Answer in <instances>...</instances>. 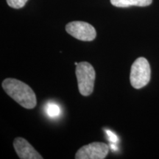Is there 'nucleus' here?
Instances as JSON below:
<instances>
[{"instance_id":"1","label":"nucleus","mask_w":159,"mask_h":159,"mask_svg":"<svg viewBox=\"0 0 159 159\" xmlns=\"http://www.w3.org/2000/svg\"><path fill=\"white\" fill-rule=\"evenodd\" d=\"M2 88L7 95L25 108H34L37 104L36 96L33 89L19 80L14 78L4 80Z\"/></svg>"},{"instance_id":"2","label":"nucleus","mask_w":159,"mask_h":159,"mask_svg":"<svg viewBox=\"0 0 159 159\" xmlns=\"http://www.w3.org/2000/svg\"><path fill=\"white\" fill-rule=\"evenodd\" d=\"M75 73L78 83L80 93L85 97L91 95L94 91L96 77L94 67L86 61L80 62L76 66Z\"/></svg>"},{"instance_id":"3","label":"nucleus","mask_w":159,"mask_h":159,"mask_svg":"<svg viewBox=\"0 0 159 159\" xmlns=\"http://www.w3.org/2000/svg\"><path fill=\"white\" fill-rule=\"evenodd\" d=\"M151 69L148 61L145 57L137 58L131 66L130 80L131 85L136 89H142L150 80Z\"/></svg>"},{"instance_id":"4","label":"nucleus","mask_w":159,"mask_h":159,"mask_svg":"<svg viewBox=\"0 0 159 159\" xmlns=\"http://www.w3.org/2000/svg\"><path fill=\"white\" fill-rule=\"evenodd\" d=\"M66 30L75 39L84 41H91L97 36L96 30L85 21H71L66 26Z\"/></svg>"},{"instance_id":"5","label":"nucleus","mask_w":159,"mask_h":159,"mask_svg":"<svg viewBox=\"0 0 159 159\" xmlns=\"http://www.w3.org/2000/svg\"><path fill=\"white\" fill-rule=\"evenodd\" d=\"M109 152V146L102 142H93L80 148L76 159H104Z\"/></svg>"},{"instance_id":"6","label":"nucleus","mask_w":159,"mask_h":159,"mask_svg":"<svg viewBox=\"0 0 159 159\" xmlns=\"http://www.w3.org/2000/svg\"><path fill=\"white\" fill-rule=\"evenodd\" d=\"M13 148L21 159H42L40 155L26 139L17 137L13 141Z\"/></svg>"},{"instance_id":"7","label":"nucleus","mask_w":159,"mask_h":159,"mask_svg":"<svg viewBox=\"0 0 159 159\" xmlns=\"http://www.w3.org/2000/svg\"><path fill=\"white\" fill-rule=\"evenodd\" d=\"M152 2V0H111V3L117 7H128L130 6L146 7Z\"/></svg>"},{"instance_id":"8","label":"nucleus","mask_w":159,"mask_h":159,"mask_svg":"<svg viewBox=\"0 0 159 159\" xmlns=\"http://www.w3.org/2000/svg\"><path fill=\"white\" fill-rule=\"evenodd\" d=\"M46 111H47V114H48V116L50 117H56L61 114L59 106L55 103H49L47 105Z\"/></svg>"},{"instance_id":"9","label":"nucleus","mask_w":159,"mask_h":159,"mask_svg":"<svg viewBox=\"0 0 159 159\" xmlns=\"http://www.w3.org/2000/svg\"><path fill=\"white\" fill-rule=\"evenodd\" d=\"M28 0H7V3L10 7L15 9H19L26 5Z\"/></svg>"},{"instance_id":"10","label":"nucleus","mask_w":159,"mask_h":159,"mask_svg":"<svg viewBox=\"0 0 159 159\" xmlns=\"http://www.w3.org/2000/svg\"><path fill=\"white\" fill-rule=\"evenodd\" d=\"M107 134H108V136H110V137H109V139H110V141H111V142H116V140H117L116 139L117 138H116V135L112 134L111 131H107Z\"/></svg>"},{"instance_id":"11","label":"nucleus","mask_w":159,"mask_h":159,"mask_svg":"<svg viewBox=\"0 0 159 159\" xmlns=\"http://www.w3.org/2000/svg\"><path fill=\"white\" fill-rule=\"evenodd\" d=\"M77 64H78V63H77V62H75V66H77Z\"/></svg>"}]
</instances>
